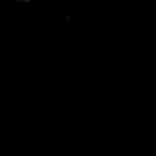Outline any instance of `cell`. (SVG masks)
Returning <instances> with one entry per match:
<instances>
[{"mask_svg": "<svg viewBox=\"0 0 156 156\" xmlns=\"http://www.w3.org/2000/svg\"><path fill=\"white\" fill-rule=\"evenodd\" d=\"M13 1H20V2H30V1H35V0H13Z\"/></svg>", "mask_w": 156, "mask_h": 156, "instance_id": "obj_1", "label": "cell"}]
</instances>
